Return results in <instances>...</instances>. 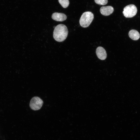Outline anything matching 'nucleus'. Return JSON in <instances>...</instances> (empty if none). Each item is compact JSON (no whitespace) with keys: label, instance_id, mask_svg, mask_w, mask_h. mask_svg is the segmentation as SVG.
I'll use <instances>...</instances> for the list:
<instances>
[{"label":"nucleus","instance_id":"4","mask_svg":"<svg viewBox=\"0 0 140 140\" xmlns=\"http://www.w3.org/2000/svg\"><path fill=\"white\" fill-rule=\"evenodd\" d=\"M43 103L42 100L39 97L34 96L31 99L29 105L30 108L34 110L40 109Z\"/></svg>","mask_w":140,"mask_h":140},{"label":"nucleus","instance_id":"6","mask_svg":"<svg viewBox=\"0 0 140 140\" xmlns=\"http://www.w3.org/2000/svg\"><path fill=\"white\" fill-rule=\"evenodd\" d=\"M52 18L57 21L62 22L67 19L66 16L64 13H61L54 12L52 16Z\"/></svg>","mask_w":140,"mask_h":140},{"label":"nucleus","instance_id":"5","mask_svg":"<svg viewBox=\"0 0 140 140\" xmlns=\"http://www.w3.org/2000/svg\"><path fill=\"white\" fill-rule=\"evenodd\" d=\"M96 55L98 58L101 60H104L107 57L106 51L103 47L99 46L97 47L96 51Z\"/></svg>","mask_w":140,"mask_h":140},{"label":"nucleus","instance_id":"3","mask_svg":"<svg viewBox=\"0 0 140 140\" xmlns=\"http://www.w3.org/2000/svg\"><path fill=\"white\" fill-rule=\"evenodd\" d=\"M137 12V8L133 4H130L125 7L123 13L126 18H131L136 15Z\"/></svg>","mask_w":140,"mask_h":140},{"label":"nucleus","instance_id":"8","mask_svg":"<svg viewBox=\"0 0 140 140\" xmlns=\"http://www.w3.org/2000/svg\"><path fill=\"white\" fill-rule=\"evenodd\" d=\"M128 34L130 38L134 40H138L140 37L139 33L137 31L135 30H130Z\"/></svg>","mask_w":140,"mask_h":140},{"label":"nucleus","instance_id":"9","mask_svg":"<svg viewBox=\"0 0 140 140\" xmlns=\"http://www.w3.org/2000/svg\"><path fill=\"white\" fill-rule=\"evenodd\" d=\"M60 4L64 8H67L69 4V0H58Z\"/></svg>","mask_w":140,"mask_h":140},{"label":"nucleus","instance_id":"1","mask_svg":"<svg viewBox=\"0 0 140 140\" xmlns=\"http://www.w3.org/2000/svg\"><path fill=\"white\" fill-rule=\"evenodd\" d=\"M68 31L67 27L63 24H59L55 26L53 32L54 39L59 42L64 41L67 37Z\"/></svg>","mask_w":140,"mask_h":140},{"label":"nucleus","instance_id":"11","mask_svg":"<svg viewBox=\"0 0 140 140\" xmlns=\"http://www.w3.org/2000/svg\"><path fill=\"white\" fill-rule=\"evenodd\" d=\"M55 26H54L53 27V28H55Z\"/></svg>","mask_w":140,"mask_h":140},{"label":"nucleus","instance_id":"10","mask_svg":"<svg viewBox=\"0 0 140 140\" xmlns=\"http://www.w3.org/2000/svg\"><path fill=\"white\" fill-rule=\"evenodd\" d=\"M95 3L100 5H104L107 4L108 0H94Z\"/></svg>","mask_w":140,"mask_h":140},{"label":"nucleus","instance_id":"7","mask_svg":"<svg viewBox=\"0 0 140 140\" xmlns=\"http://www.w3.org/2000/svg\"><path fill=\"white\" fill-rule=\"evenodd\" d=\"M114 10L113 7L110 6L102 7L100 9L101 13L105 16L110 15L113 13Z\"/></svg>","mask_w":140,"mask_h":140},{"label":"nucleus","instance_id":"2","mask_svg":"<svg viewBox=\"0 0 140 140\" xmlns=\"http://www.w3.org/2000/svg\"><path fill=\"white\" fill-rule=\"evenodd\" d=\"M93 18L94 15L92 12H85L82 14L80 19V25L82 27H87L91 23Z\"/></svg>","mask_w":140,"mask_h":140}]
</instances>
